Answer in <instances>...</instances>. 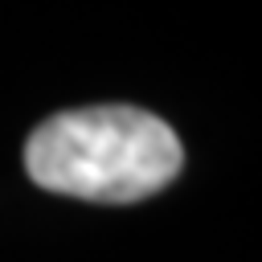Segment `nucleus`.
<instances>
[{
  "label": "nucleus",
  "instance_id": "1",
  "mask_svg": "<svg viewBox=\"0 0 262 262\" xmlns=\"http://www.w3.org/2000/svg\"><path fill=\"white\" fill-rule=\"evenodd\" d=\"M25 168L45 192L131 205L180 176L184 147L160 115L111 102L45 119L25 143Z\"/></svg>",
  "mask_w": 262,
  "mask_h": 262
}]
</instances>
